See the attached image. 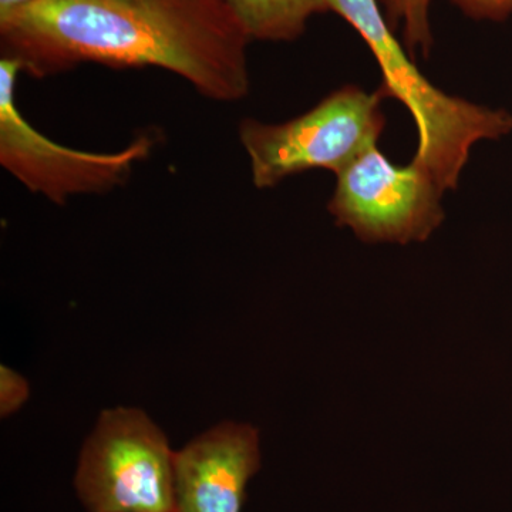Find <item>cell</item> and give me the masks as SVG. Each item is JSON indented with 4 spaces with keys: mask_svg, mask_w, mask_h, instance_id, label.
<instances>
[{
    "mask_svg": "<svg viewBox=\"0 0 512 512\" xmlns=\"http://www.w3.org/2000/svg\"><path fill=\"white\" fill-rule=\"evenodd\" d=\"M0 36L36 79L96 63L167 70L218 103L251 87V39L222 0H39L0 16Z\"/></svg>",
    "mask_w": 512,
    "mask_h": 512,
    "instance_id": "1",
    "label": "cell"
},
{
    "mask_svg": "<svg viewBox=\"0 0 512 512\" xmlns=\"http://www.w3.org/2000/svg\"><path fill=\"white\" fill-rule=\"evenodd\" d=\"M328 5L359 33L375 56L383 96L399 100L412 114L419 136L413 160L444 191L457 188L477 143L510 136V111L450 96L420 72L394 36L379 0H328Z\"/></svg>",
    "mask_w": 512,
    "mask_h": 512,
    "instance_id": "2",
    "label": "cell"
},
{
    "mask_svg": "<svg viewBox=\"0 0 512 512\" xmlns=\"http://www.w3.org/2000/svg\"><path fill=\"white\" fill-rule=\"evenodd\" d=\"M383 93L345 86L285 123L245 119L239 140L251 164L252 183L272 188L312 170L338 174L367 148L377 146L386 117Z\"/></svg>",
    "mask_w": 512,
    "mask_h": 512,
    "instance_id": "3",
    "label": "cell"
},
{
    "mask_svg": "<svg viewBox=\"0 0 512 512\" xmlns=\"http://www.w3.org/2000/svg\"><path fill=\"white\" fill-rule=\"evenodd\" d=\"M174 454L143 410H104L80 451L74 491L87 512H175Z\"/></svg>",
    "mask_w": 512,
    "mask_h": 512,
    "instance_id": "4",
    "label": "cell"
},
{
    "mask_svg": "<svg viewBox=\"0 0 512 512\" xmlns=\"http://www.w3.org/2000/svg\"><path fill=\"white\" fill-rule=\"evenodd\" d=\"M22 66L0 60V164L33 194L64 205L77 195L107 194L126 184L134 167L150 157L154 138H134L110 153L62 146L30 124L16 103Z\"/></svg>",
    "mask_w": 512,
    "mask_h": 512,
    "instance_id": "5",
    "label": "cell"
},
{
    "mask_svg": "<svg viewBox=\"0 0 512 512\" xmlns=\"http://www.w3.org/2000/svg\"><path fill=\"white\" fill-rule=\"evenodd\" d=\"M444 192L417 161L394 164L373 146L336 174L328 210L363 241L407 244L440 227Z\"/></svg>",
    "mask_w": 512,
    "mask_h": 512,
    "instance_id": "6",
    "label": "cell"
},
{
    "mask_svg": "<svg viewBox=\"0 0 512 512\" xmlns=\"http://www.w3.org/2000/svg\"><path fill=\"white\" fill-rule=\"evenodd\" d=\"M259 467L258 431L247 423H218L175 451V512H242Z\"/></svg>",
    "mask_w": 512,
    "mask_h": 512,
    "instance_id": "7",
    "label": "cell"
},
{
    "mask_svg": "<svg viewBox=\"0 0 512 512\" xmlns=\"http://www.w3.org/2000/svg\"><path fill=\"white\" fill-rule=\"evenodd\" d=\"M249 39L291 42L309 19L328 12V0H222Z\"/></svg>",
    "mask_w": 512,
    "mask_h": 512,
    "instance_id": "8",
    "label": "cell"
},
{
    "mask_svg": "<svg viewBox=\"0 0 512 512\" xmlns=\"http://www.w3.org/2000/svg\"><path fill=\"white\" fill-rule=\"evenodd\" d=\"M387 22L393 30L402 29L404 46L410 55H430L433 32L430 25V6L433 0H379Z\"/></svg>",
    "mask_w": 512,
    "mask_h": 512,
    "instance_id": "9",
    "label": "cell"
},
{
    "mask_svg": "<svg viewBox=\"0 0 512 512\" xmlns=\"http://www.w3.org/2000/svg\"><path fill=\"white\" fill-rule=\"evenodd\" d=\"M30 387L28 380L16 370L3 365L0 367V414L12 416L28 402Z\"/></svg>",
    "mask_w": 512,
    "mask_h": 512,
    "instance_id": "10",
    "label": "cell"
},
{
    "mask_svg": "<svg viewBox=\"0 0 512 512\" xmlns=\"http://www.w3.org/2000/svg\"><path fill=\"white\" fill-rule=\"evenodd\" d=\"M470 18L503 22L512 15V0H450Z\"/></svg>",
    "mask_w": 512,
    "mask_h": 512,
    "instance_id": "11",
    "label": "cell"
},
{
    "mask_svg": "<svg viewBox=\"0 0 512 512\" xmlns=\"http://www.w3.org/2000/svg\"><path fill=\"white\" fill-rule=\"evenodd\" d=\"M36 2H39V0H0V16L13 12V10L25 8V6Z\"/></svg>",
    "mask_w": 512,
    "mask_h": 512,
    "instance_id": "12",
    "label": "cell"
}]
</instances>
